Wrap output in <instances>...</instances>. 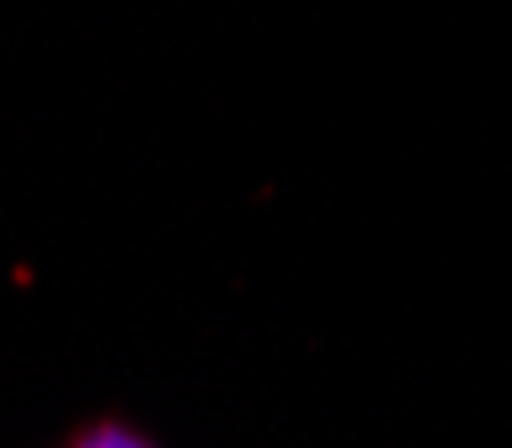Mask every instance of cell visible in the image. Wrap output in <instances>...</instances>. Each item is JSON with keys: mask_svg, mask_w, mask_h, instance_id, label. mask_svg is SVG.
Masks as SVG:
<instances>
[{"mask_svg": "<svg viewBox=\"0 0 512 448\" xmlns=\"http://www.w3.org/2000/svg\"><path fill=\"white\" fill-rule=\"evenodd\" d=\"M80 448H144V443H134V438H128V432H118V427H102V432H91Z\"/></svg>", "mask_w": 512, "mask_h": 448, "instance_id": "obj_1", "label": "cell"}]
</instances>
